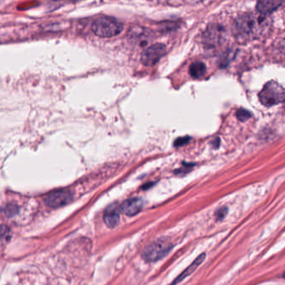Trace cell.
<instances>
[{"label":"cell","mask_w":285,"mask_h":285,"mask_svg":"<svg viewBox=\"0 0 285 285\" xmlns=\"http://www.w3.org/2000/svg\"><path fill=\"white\" fill-rule=\"evenodd\" d=\"M284 103H285V102H284Z\"/></svg>","instance_id":"cell-21"},{"label":"cell","mask_w":285,"mask_h":285,"mask_svg":"<svg viewBox=\"0 0 285 285\" xmlns=\"http://www.w3.org/2000/svg\"><path fill=\"white\" fill-rule=\"evenodd\" d=\"M173 247L174 245L168 238H159L143 250L142 257L148 263L159 261L165 258Z\"/></svg>","instance_id":"cell-2"},{"label":"cell","mask_w":285,"mask_h":285,"mask_svg":"<svg viewBox=\"0 0 285 285\" xmlns=\"http://www.w3.org/2000/svg\"><path fill=\"white\" fill-rule=\"evenodd\" d=\"M225 35V32L223 27L220 25H211L208 28L204 34V39L206 44L209 45L210 47H215L216 45L220 44L223 41Z\"/></svg>","instance_id":"cell-7"},{"label":"cell","mask_w":285,"mask_h":285,"mask_svg":"<svg viewBox=\"0 0 285 285\" xmlns=\"http://www.w3.org/2000/svg\"><path fill=\"white\" fill-rule=\"evenodd\" d=\"M189 140H190V138H188V137L178 138L176 141H175L174 145L177 146V147H180V146H182V145H184V144H187Z\"/></svg>","instance_id":"cell-17"},{"label":"cell","mask_w":285,"mask_h":285,"mask_svg":"<svg viewBox=\"0 0 285 285\" xmlns=\"http://www.w3.org/2000/svg\"><path fill=\"white\" fill-rule=\"evenodd\" d=\"M120 207L117 203L109 205L103 215V221L106 225L110 229H114L117 226L120 220Z\"/></svg>","instance_id":"cell-8"},{"label":"cell","mask_w":285,"mask_h":285,"mask_svg":"<svg viewBox=\"0 0 285 285\" xmlns=\"http://www.w3.org/2000/svg\"><path fill=\"white\" fill-rule=\"evenodd\" d=\"M251 114L250 111H248L246 109H239L237 112V118L238 120L244 122V121H247L248 119H250L251 118Z\"/></svg>","instance_id":"cell-13"},{"label":"cell","mask_w":285,"mask_h":285,"mask_svg":"<svg viewBox=\"0 0 285 285\" xmlns=\"http://www.w3.org/2000/svg\"><path fill=\"white\" fill-rule=\"evenodd\" d=\"M17 211H18L17 207H16L15 205H14V204H11V205H8L5 207V209H4V214L10 217V216L15 215V214L17 213Z\"/></svg>","instance_id":"cell-15"},{"label":"cell","mask_w":285,"mask_h":285,"mask_svg":"<svg viewBox=\"0 0 285 285\" xmlns=\"http://www.w3.org/2000/svg\"><path fill=\"white\" fill-rule=\"evenodd\" d=\"M284 4H285V0H259L256 9L259 15L267 16L276 11Z\"/></svg>","instance_id":"cell-9"},{"label":"cell","mask_w":285,"mask_h":285,"mask_svg":"<svg viewBox=\"0 0 285 285\" xmlns=\"http://www.w3.org/2000/svg\"><path fill=\"white\" fill-rule=\"evenodd\" d=\"M165 53L166 48L165 44H153L142 53L141 62L145 66H153L159 62Z\"/></svg>","instance_id":"cell-6"},{"label":"cell","mask_w":285,"mask_h":285,"mask_svg":"<svg viewBox=\"0 0 285 285\" xmlns=\"http://www.w3.org/2000/svg\"><path fill=\"white\" fill-rule=\"evenodd\" d=\"M205 256V253L200 254V255L198 257L197 259H195V260L192 263L191 265H189L187 268H185V270L184 271L183 273H180V275L177 277L176 279H174V281L171 283L169 285H178L179 283L181 282V281H183V280L185 279V278H187V277L189 276L190 274L194 273V271L196 270L198 268H199V266L204 261Z\"/></svg>","instance_id":"cell-11"},{"label":"cell","mask_w":285,"mask_h":285,"mask_svg":"<svg viewBox=\"0 0 285 285\" xmlns=\"http://www.w3.org/2000/svg\"><path fill=\"white\" fill-rule=\"evenodd\" d=\"M10 230L5 225H0V243L9 238Z\"/></svg>","instance_id":"cell-14"},{"label":"cell","mask_w":285,"mask_h":285,"mask_svg":"<svg viewBox=\"0 0 285 285\" xmlns=\"http://www.w3.org/2000/svg\"><path fill=\"white\" fill-rule=\"evenodd\" d=\"M68 1H76V0H68Z\"/></svg>","instance_id":"cell-19"},{"label":"cell","mask_w":285,"mask_h":285,"mask_svg":"<svg viewBox=\"0 0 285 285\" xmlns=\"http://www.w3.org/2000/svg\"><path fill=\"white\" fill-rule=\"evenodd\" d=\"M142 30H143V29H140V34H140V35H143V38H144V36L146 35V34H144V32H143V34H142ZM130 34H131L132 36H134V37H136V36L138 35V34H136V33L134 32V31H131V32H130Z\"/></svg>","instance_id":"cell-18"},{"label":"cell","mask_w":285,"mask_h":285,"mask_svg":"<svg viewBox=\"0 0 285 285\" xmlns=\"http://www.w3.org/2000/svg\"><path fill=\"white\" fill-rule=\"evenodd\" d=\"M259 97L262 104L272 107L285 102V90L278 83L271 81L265 84L259 93Z\"/></svg>","instance_id":"cell-4"},{"label":"cell","mask_w":285,"mask_h":285,"mask_svg":"<svg viewBox=\"0 0 285 285\" xmlns=\"http://www.w3.org/2000/svg\"><path fill=\"white\" fill-rule=\"evenodd\" d=\"M268 26L266 16L244 14L236 19L233 32L238 41L246 42L261 36Z\"/></svg>","instance_id":"cell-1"},{"label":"cell","mask_w":285,"mask_h":285,"mask_svg":"<svg viewBox=\"0 0 285 285\" xmlns=\"http://www.w3.org/2000/svg\"><path fill=\"white\" fill-rule=\"evenodd\" d=\"M227 212H228L227 208H221V209H218L216 212V214H215V216L217 218L218 220H222L223 218L226 216Z\"/></svg>","instance_id":"cell-16"},{"label":"cell","mask_w":285,"mask_h":285,"mask_svg":"<svg viewBox=\"0 0 285 285\" xmlns=\"http://www.w3.org/2000/svg\"><path fill=\"white\" fill-rule=\"evenodd\" d=\"M73 193L68 189H60L52 192L45 198V203L50 208L58 209L67 205L73 201Z\"/></svg>","instance_id":"cell-5"},{"label":"cell","mask_w":285,"mask_h":285,"mask_svg":"<svg viewBox=\"0 0 285 285\" xmlns=\"http://www.w3.org/2000/svg\"><path fill=\"white\" fill-rule=\"evenodd\" d=\"M206 65L203 62L197 61L192 64L189 68V74L194 79H200L206 74Z\"/></svg>","instance_id":"cell-12"},{"label":"cell","mask_w":285,"mask_h":285,"mask_svg":"<svg viewBox=\"0 0 285 285\" xmlns=\"http://www.w3.org/2000/svg\"><path fill=\"white\" fill-rule=\"evenodd\" d=\"M143 206H144V202L141 199L133 198L124 201L123 204L120 206L121 212L127 216L133 217L134 215H138V213L141 211Z\"/></svg>","instance_id":"cell-10"},{"label":"cell","mask_w":285,"mask_h":285,"mask_svg":"<svg viewBox=\"0 0 285 285\" xmlns=\"http://www.w3.org/2000/svg\"><path fill=\"white\" fill-rule=\"evenodd\" d=\"M284 278H285V274H284Z\"/></svg>","instance_id":"cell-20"},{"label":"cell","mask_w":285,"mask_h":285,"mask_svg":"<svg viewBox=\"0 0 285 285\" xmlns=\"http://www.w3.org/2000/svg\"><path fill=\"white\" fill-rule=\"evenodd\" d=\"M124 29L123 24L110 17H101L94 21L92 25L93 32L101 38H111L118 35Z\"/></svg>","instance_id":"cell-3"}]
</instances>
